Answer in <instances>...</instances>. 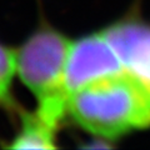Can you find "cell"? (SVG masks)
<instances>
[{"instance_id": "6", "label": "cell", "mask_w": 150, "mask_h": 150, "mask_svg": "<svg viewBox=\"0 0 150 150\" xmlns=\"http://www.w3.org/2000/svg\"><path fill=\"white\" fill-rule=\"evenodd\" d=\"M16 69V53L0 44V106L11 108V81Z\"/></svg>"}, {"instance_id": "1", "label": "cell", "mask_w": 150, "mask_h": 150, "mask_svg": "<svg viewBox=\"0 0 150 150\" xmlns=\"http://www.w3.org/2000/svg\"><path fill=\"white\" fill-rule=\"evenodd\" d=\"M68 114L98 137L118 139L150 126V88L124 70L106 75L70 94Z\"/></svg>"}, {"instance_id": "5", "label": "cell", "mask_w": 150, "mask_h": 150, "mask_svg": "<svg viewBox=\"0 0 150 150\" xmlns=\"http://www.w3.org/2000/svg\"><path fill=\"white\" fill-rule=\"evenodd\" d=\"M58 128L44 119L39 112L23 114L21 126L13 142L10 149H55V133Z\"/></svg>"}, {"instance_id": "3", "label": "cell", "mask_w": 150, "mask_h": 150, "mask_svg": "<svg viewBox=\"0 0 150 150\" xmlns=\"http://www.w3.org/2000/svg\"><path fill=\"white\" fill-rule=\"evenodd\" d=\"M124 67L104 34L80 38L70 45L65 68V86L69 95L88 83L123 71Z\"/></svg>"}, {"instance_id": "2", "label": "cell", "mask_w": 150, "mask_h": 150, "mask_svg": "<svg viewBox=\"0 0 150 150\" xmlns=\"http://www.w3.org/2000/svg\"><path fill=\"white\" fill-rule=\"evenodd\" d=\"M70 45L62 33L46 26L31 34L16 54L19 76L36 96V111L56 128L68 112L65 68Z\"/></svg>"}, {"instance_id": "4", "label": "cell", "mask_w": 150, "mask_h": 150, "mask_svg": "<svg viewBox=\"0 0 150 150\" xmlns=\"http://www.w3.org/2000/svg\"><path fill=\"white\" fill-rule=\"evenodd\" d=\"M126 71L150 88V24L128 19L103 31Z\"/></svg>"}]
</instances>
